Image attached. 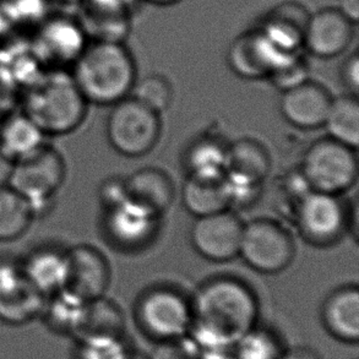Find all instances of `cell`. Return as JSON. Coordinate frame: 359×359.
I'll return each mask as SVG.
<instances>
[{"instance_id": "30bf717a", "label": "cell", "mask_w": 359, "mask_h": 359, "mask_svg": "<svg viewBox=\"0 0 359 359\" xmlns=\"http://www.w3.org/2000/svg\"><path fill=\"white\" fill-rule=\"evenodd\" d=\"M348 215L339 195L309 189L302 195L297 224L306 241L316 245H329L340 238L347 227Z\"/></svg>"}, {"instance_id": "5b68a950", "label": "cell", "mask_w": 359, "mask_h": 359, "mask_svg": "<svg viewBox=\"0 0 359 359\" xmlns=\"http://www.w3.org/2000/svg\"><path fill=\"white\" fill-rule=\"evenodd\" d=\"M67 165L63 156L48 144L15 161L10 188L34 206V212L49 203L63 187Z\"/></svg>"}, {"instance_id": "ffe728a7", "label": "cell", "mask_w": 359, "mask_h": 359, "mask_svg": "<svg viewBox=\"0 0 359 359\" xmlns=\"http://www.w3.org/2000/svg\"><path fill=\"white\" fill-rule=\"evenodd\" d=\"M128 198L157 215L165 214L175 200V185L170 175L158 168L136 170L126 180Z\"/></svg>"}, {"instance_id": "8992f818", "label": "cell", "mask_w": 359, "mask_h": 359, "mask_svg": "<svg viewBox=\"0 0 359 359\" xmlns=\"http://www.w3.org/2000/svg\"><path fill=\"white\" fill-rule=\"evenodd\" d=\"M158 113L134 97L114 103L107 119V137L113 149L129 157L145 155L160 136Z\"/></svg>"}, {"instance_id": "4fadbf2b", "label": "cell", "mask_w": 359, "mask_h": 359, "mask_svg": "<svg viewBox=\"0 0 359 359\" xmlns=\"http://www.w3.org/2000/svg\"><path fill=\"white\" fill-rule=\"evenodd\" d=\"M44 294L25 276L21 262H0V318L22 324L44 311Z\"/></svg>"}, {"instance_id": "ba28073f", "label": "cell", "mask_w": 359, "mask_h": 359, "mask_svg": "<svg viewBox=\"0 0 359 359\" xmlns=\"http://www.w3.org/2000/svg\"><path fill=\"white\" fill-rule=\"evenodd\" d=\"M294 242L281 224L259 219L243 227L239 255L255 271L277 273L294 257Z\"/></svg>"}, {"instance_id": "52a82bcc", "label": "cell", "mask_w": 359, "mask_h": 359, "mask_svg": "<svg viewBox=\"0 0 359 359\" xmlns=\"http://www.w3.org/2000/svg\"><path fill=\"white\" fill-rule=\"evenodd\" d=\"M191 320V303L170 288L146 292L136 306L140 330L156 342L189 335Z\"/></svg>"}, {"instance_id": "277c9868", "label": "cell", "mask_w": 359, "mask_h": 359, "mask_svg": "<svg viewBox=\"0 0 359 359\" xmlns=\"http://www.w3.org/2000/svg\"><path fill=\"white\" fill-rule=\"evenodd\" d=\"M355 149L335 139L314 142L304 155L302 178L309 189L339 195L355 185L358 177Z\"/></svg>"}, {"instance_id": "ac0fdd59", "label": "cell", "mask_w": 359, "mask_h": 359, "mask_svg": "<svg viewBox=\"0 0 359 359\" xmlns=\"http://www.w3.org/2000/svg\"><path fill=\"white\" fill-rule=\"evenodd\" d=\"M330 93L320 83L306 80L282 93L280 108L292 126L301 129H316L324 126L330 108Z\"/></svg>"}, {"instance_id": "3957f363", "label": "cell", "mask_w": 359, "mask_h": 359, "mask_svg": "<svg viewBox=\"0 0 359 359\" xmlns=\"http://www.w3.org/2000/svg\"><path fill=\"white\" fill-rule=\"evenodd\" d=\"M88 103L72 74L52 70L31 83L22 113L44 135H65L83 124Z\"/></svg>"}, {"instance_id": "7402d4cb", "label": "cell", "mask_w": 359, "mask_h": 359, "mask_svg": "<svg viewBox=\"0 0 359 359\" xmlns=\"http://www.w3.org/2000/svg\"><path fill=\"white\" fill-rule=\"evenodd\" d=\"M21 266L34 288L44 296L62 291L67 271V250L54 247L36 249L21 262Z\"/></svg>"}, {"instance_id": "8fae6325", "label": "cell", "mask_w": 359, "mask_h": 359, "mask_svg": "<svg viewBox=\"0 0 359 359\" xmlns=\"http://www.w3.org/2000/svg\"><path fill=\"white\" fill-rule=\"evenodd\" d=\"M109 282V262L97 248L78 244L67 250V271L62 291L88 303L104 296Z\"/></svg>"}, {"instance_id": "9a60e30c", "label": "cell", "mask_w": 359, "mask_h": 359, "mask_svg": "<svg viewBox=\"0 0 359 359\" xmlns=\"http://www.w3.org/2000/svg\"><path fill=\"white\" fill-rule=\"evenodd\" d=\"M311 11L306 5L294 0H286L272 6L262 16L257 27L271 44L272 48L283 55L299 54Z\"/></svg>"}, {"instance_id": "836d02e7", "label": "cell", "mask_w": 359, "mask_h": 359, "mask_svg": "<svg viewBox=\"0 0 359 359\" xmlns=\"http://www.w3.org/2000/svg\"><path fill=\"white\" fill-rule=\"evenodd\" d=\"M126 198L128 194H126V180L113 178V180H104L100 188V199L104 210L119 204Z\"/></svg>"}, {"instance_id": "ab89813d", "label": "cell", "mask_w": 359, "mask_h": 359, "mask_svg": "<svg viewBox=\"0 0 359 359\" xmlns=\"http://www.w3.org/2000/svg\"><path fill=\"white\" fill-rule=\"evenodd\" d=\"M128 359H149V357L144 355V353H141L139 351L133 350L129 357H128Z\"/></svg>"}, {"instance_id": "484cf974", "label": "cell", "mask_w": 359, "mask_h": 359, "mask_svg": "<svg viewBox=\"0 0 359 359\" xmlns=\"http://www.w3.org/2000/svg\"><path fill=\"white\" fill-rule=\"evenodd\" d=\"M34 206L9 185L0 187V242L22 237L34 222Z\"/></svg>"}, {"instance_id": "e575fe53", "label": "cell", "mask_w": 359, "mask_h": 359, "mask_svg": "<svg viewBox=\"0 0 359 359\" xmlns=\"http://www.w3.org/2000/svg\"><path fill=\"white\" fill-rule=\"evenodd\" d=\"M341 79L352 95H357L359 90V57L358 52L351 54L346 59L341 69Z\"/></svg>"}, {"instance_id": "4316f807", "label": "cell", "mask_w": 359, "mask_h": 359, "mask_svg": "<svg viewBox=\"0 0 359 359\" xmlns=\"http://www.w3.org/2000/svg\"><path fill=\"white\" fill-rule=\"evenodd\" d=\"M329 137L357 149L359 142V104L355 95L331 101L324 126Z\"/></svg>"}, {"instance_id": "7a4b0ae2", "label": "cell", "mask_w": 359, "mask_h": 359, "mask_svg": "<svg viewBox=\"0 0 359 359\" xmlns=\"http://www.w3.org/2000/svg\"><path fill=\"white\" fill-rule=\"evenodd\" d=\"M73 67L72 76L88 102H119L136 81L135 60L123 42L93 41Z\"/></svg>"}, {"instance_id": "f1b7e54d", "label": "cell", "mask_w": 359, "mask_h": 359, "mask_svg": "<svg viewBox=\"0 0 359 359\" xmlns=\"http://www.w3.org/2000/svg\"><path fill=\"white\" fill-rule=\"evenodd\" d=\"M236 359H283L286 351L272 331L252 327L234 345Z\"/></svg>"}, {"instance_id": "d6986e66", "label": "cell", "mask_w": 359, "mask_h": 359, "mask_svg": "<svg viewBox=\"0 0 359 359\" xmlns=\"http://www.w3.org/2000/svg\"><path fill=\"white\" fill-rule=\"evenodd\" d=\"M321 320L326 331L345 344L359 341V292L355 286L342 287L326 299Z\"/></svg>"}, {"instance_id": "f35d334b", "label": "cell", "mask_w": 359, "mask_h": 359, "mask_svg": "<svg viewBox=\"0 0 359 359\" xmlns=\"http://www.w3.org/2000/svg\"><path fill=\"white\" fill-rule=\"evenodd\" d=\"M146 3L158 6H167V5L177 4L180 0H144Z\"/></svg>"}, {"instance_id": "9c48e42d", "label": "cell", "mask_w": 359, "mask_h": 359, "mask_svg": "<svg viewBox=\"0 0 359 359\" xmlns=\"http://www.w3.org/2000/svg\"><path fill=\"white\" fill-rule=\"evenodd\" d=\"M88 46V36L76 20L68 16L44 19L32 39L34 58L54 70L73 64Z\"/></svg>"}, {"instance_id": "8d00e7d4", "label": "cell", "mask_w": 359, "mask_h": 359, "mask_svg": "<svg viewBox=\"0 0 359 359\" xmlns=\"http://www.w3.org/2000/svg\"><path fill=\"white\" fill-rule=\"evenodd\" d=\"M14 163L15 161L0 149V187H4L9 183Z\"/></svg>"}, {"instance_id": "f546056e", "label": "cell", "mask_w": 359, "mask_h": 359, "mask_svg": "<svg viewBox=\"0 0 359 359\" xmlns=\"http://www.w3.org/2000/svg\"><path fill=\"white\" fill-rule=\"evenodd\" d=\"M131 93V97L158 114L167 111L173 100V90L170 81L160 74H151L135 81Z\"/></svg>"}, {"instance_id": "2e32d148", "label": "cell", "mask_w": 359, "mask_h": 359, "mask_svg": "<svg viewBox=\"0 0 359 359\" xmlns=\"http://www.w3.org/2000/svg\"><path fill=\"white\" fill-rule=\"evenodd\" d=\"M287 58L290 57H283L272 48L257 27L237 36L227 50L231 70L248 80L267 78L276 65Z\"/></svg>"}, {"instance_id": "5bb4252c", "label": "cell", "mask_w": 359, "mask_h": 359, "mask_svg": "<svg viewBox=\"0 0 359 359\" xmlns=\"http://www.w3.org/2000/svg\"><path fill=\"white\" fill-rule=\"evenodd\" d=\"M355 22L335 6L316 10L308 20L303 48L316 58L339 57L355 39Z\"/></svg>"}, {"instance_id": "6da1fadb", "label": "cell", "mask_w": 359, "mask_h": 359, "mask_svg": "<svg viewBox=\"0 0 359 359\" xmlns=\"http://www.w3.org/2000/svg\"><path fill=\"white\" fill-rule=\"evenodd\" d=\"M190 303L189 335L201 348L234 347L257 325V297L238 280L224 277L209 281Z\"/></svg>"}, {"instance_id": "83f0119b", "label": "cell", "mask_w": 359, "mask_h": 359, "mask_svg": "<svg viewBox=\"0 0 359 359\" xmlns=\"http://www.w3.org/2000/svg\"><path fill=\"white\" fill-rule=\"evenodd\" d=\"M185 160L189 175L222 177L226 173L227 147L214 139H203L191 145Z\"/></svg>"}, {"instance_id": "603a6c76", "label": "cell", "mask_w": 359, "mask_h": 359, "mask_svg": "<svg viewBox=\"0 0 359 359\" xmlns=\"http://www.w3.org/2000/svg\"><path fill=\"white\" fill-rule=\"evenodd\" d=\"M271 170L266 149L254 139H241L227 147L224 175L234 180L260 185Z\"/></svg>"}, {"instance_id": "7c38bea8", "label": "cell", "mask_w": 359, "mask_h": 359, "mask_svg": "<svg viewBox=\"0 0 359 359\" xmlns=\"http://www.w3.org/2000/svg\"><path fill=\"white\" fill-rule=\"evenodd\" d=\"M244 224L229 211L196 217L191 243L201 257L211 262H229L239 255Z\"/></svg>"}, {"instance_id": "e0dca14e", "label": "cell", "mask_w": 359, "mask_h": 359, "mask_svg": "<svg viewBox=\"0 0 359 359\" xmlns=\"http://www.w3.org/2000/svg\"><path fill=\"white\" fill-rule=\"evenodd\" d=\"M158 216L126 198L104 210V229L109 239L123 248H137L155 233Z\"/></svg>"}, {"instance_id": "74e56055", "label": "cell", "mask_w": 359, "mask_h": 359, "mask_svg": "<svg viewBox=\"0 0 359 359\" xmlns=\"http://www.w3.org/2000/svg\"><path fill=\"white\" fill-rule=\"evenodd\" d=\"M283 359H318L316 357H313L311 352L306 351L299 350L296 352H286V355Z\"/></svg>"}, {"instance_id": "cb8c5ba5", "label": "cell", "mask_w": 359, "mask_h": 359, "mask_svg": "<svg viewBox=\"0 0 359 359\" xmlns=\"http://www.w3.org/2000/svg\"><path fill=\"white\" fill-rule=\"evenodd\" d=\"M75 332L80 341L124 337L126 319L119 306L101 297L85 304Z\"/></svg>"}, {"instance_id": "d4e9b609", "label": "cell", "mask_w": 359, "mask_h": 359, "mask_svg": "<svg viewBox=\"0 0 359 359\" xmlns=\"http://www.w3.org/2000/svg\"><path fill=\"white\" fill-rule=\"evenodd\" d=\"M43 133L25 113L11 114L0 124V149L14 161L43 145Z\"/></svg>"}, {"instance_id": "1f68e13d", "label": "cell", "mask_w": 359, "mask_h": 359, "mask_svg": "<svg viewBox=\"0 0 359 359\" xmlns=\"http://www.w3.org/2000/svg\"><path fill=\"white\" fill-rule=\"evenodd\" d=\"M80 359H128L130 346L126 337L80 341Z\"/></svg>"}, {"instance_id": "d590c367", "label": "cell", "mask_w": 359, "mask_h": 359, "mask_svg": "<svg viewBox=\"0 0 359 359\" xmlns=\"http://www.w3.org/2000/svg\"><path fill=\"white\" fill-rule=\"evenodd\" d=\"M342 14L357 24L359 19V0H336V6Z\"/></svg>"}, {"instance_id": "4dcf8cb0", "label": "cell", "mask_w": 359, "mask_h": 359, "mask_svg": "<svg viewBox=\"0 0 359 359\" xmlns=\"http://www.w3.org/2000/svg\"><path fill=\"white\" fill-rule=\"evenodd\" d=\"M267 78L283 93L309 80V67L301 53L296 54L282 60Z\"/></svg>"}, {"instance_id": "d6a6232c", "label": "cell", "mask_w": 359, "mask_h": 359, "mask_svg": "<svg viewBox=\"0 0 359 359\" xmlns=\"http://www.w3.org/2000/svg\"><path fill=\"white\" fill-rule=\"evenodd\" d=\"M149 359H200V347L190 335L157 342Z\"/></svg>"}, {"instance_id": "44dd1931", "label": "cell", "mask_w": 359, "mask_h": 359, "mask_svg": "<svg viewBox=\"0 0 359 359\" xmlns=\"http://www.w3.org/2000/svg\"><path fill=\"white\" fill-rule=\"evenodd\" d=\"M182 200L185 209L196 217L229 210L231 199L226 177L189 175L182 189Z\"/></svg>"}]
</instances>
